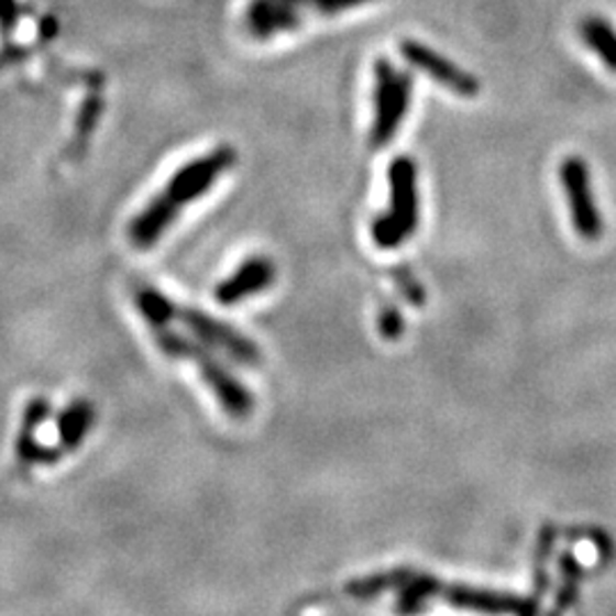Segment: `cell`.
<instances>
[{
    "label": "cell",
    "instance_id": "6da1fadb",
    "mask_svg": "<svg viewBox=\"0 0 616 616\" xmlns=\"http://www.w3.org/2000/svg\"><path fill=\"white\" fill-rule=\"evenodd\" d=\"M233 163H235V151L231 146H222L218 151H212L210 156L180 167L172 176L167 188L153 199L140 212V218L131 224L129 229L131 240L138 246H142V250L156 244L163 231L176 220L178 208L208 193L212 188V183L218 180V176L231 169Z\"/></svg>",
    "mask_w": 616,
    "mask_h": 616
},
{
    "label": "cell",
    "instance_id": "7a4b0ae2",
    "mask_svg": "<svg viewBox=\"0 0 616 616\" xmlns=\"http://www.w3.org/2000/svg\"><path fill=\"white\" fill-rule=\"evenodd\" d=\"M135 301L148 327H167L172 320H178L197 338H201L204 343L224 350L229 356H233L240 363L256 365L261 361L258 348L252 341H246V338L240 336L235 329L222 324L220 320H215L201 311H195V308H183L158 290L142 288L135 293Z\"/></svg>",
    "mask_w": 616,
    "mask_h": 616
},
{
    "label": "cell",
    "instance_id": "3957f363",
    "mask_svg": "<svg viewBox=\"0 0 616 616\" xmlns=\"http://www.w3.org/2000/svg\"><path fill=\"white\" fill-rule=\"evenodd\" d=\"M153 329H156L158 348L165 354L190 359L201 370L204 380L208 382L212 393L218 395L220 405L229 411L231 418H235V420L250 418V414L254 411V395L246 391L242 384H238L222 365H218V361L208 356L199 345L185 341L183 336H178V333H174L165 327H153Z\"/></svg>",
    "mask_w": 616,
    "mask_h": 616
},
{
    "label": "cell",
    "instance_id": "277c9868",
    "mask_svg": "<svg viewBox=\"0 0 616 616\" xmlns=\"http://www.w3.org/2000/svg\"><path fill=\"white\" fill-rule=\"evenodd\" d=\"M391 215L377 220L373 227L375 242L384 250L397 246L411 238L418 227V172L411 158H395L391 169Z\"/></svg>",
    "mask_w": 616,
    "mask_h": 616
},
{
    "label": "cell",
    "instance_id": "5b68a950",
    "mask_svg": "<svg viewBox=\"0 0 616 616\" xmlns=\"http://www.w3.org/2000/svg\"><path fill=\"white\" fill-rule=\"evenodd\" d=\"M560 183L571 210V222L575 233L584 242H596L603 235V218L594 199L590 165L580 156L564 158L560 167Z\"/></svg>",
    "mask_w": 616,
    "mask_h": 616
},
{
    "label": "cell",
    "instance_id": "8992f818",
    "mask_svg": "<svg viewBox=\"0 0 616 616\" xmlns=\"http://www.w3.org/2000/svg\"><path fill=\"white\" fill-rule=\"evenodd\" d=\"M377 76V91H375V129H373V142L375 146H384L391 142L395 131L403 123L409 101H411V76L409 74H397L395 67L386 59H380L375 67Z\"/></svg>",
    "mask_w": 616,
    "mask_h": 616
},
{
    "label": "cell",
    "instance_id": "52a82bcc",
    "mask_svg": "<svg viewBox=\"0 0 616 616\" xmlns=\"http://www.w3.org/2000/svg\"><path fill=\"white\" fill-rule=\"evenodd\" d=\"M363 3L367 0H252L246 10V23L256 37L267 40L299 25L297 8H316L322 14H336Z\"/></svg>",
    "mask_w": 616,
    "mask_h": 616
},
{
    "label": "cell",
    "instance_id": "ba28073f",
    "mask_svg": "<svg viewBox=\"0 0 616 616\" xmlns=\"http://www.w3.org/2000/svg\"><path fill=\"white\" fill-rule=\"evenodd\" d=\"M437 596H441L443 601H448L457 607L488 612V614H532L539 607L537 598H530V596L466 587V584H443L441 582Z\"/></svg>",
    "mask_w": 616,
    "mask_h": 616
},
{
    "label": "cell",
    "instance_id": "9c48e42d",
    "mask_svg": "<svg viewBox=\"0 0 616 616\" xmlns=\"http://www.w3.org/2000/svg\"><path fill=\"white\" fill-rule=\"evenodd\" d=\"M399 51H403V57L409 59L416 69L425 72L429 78H435L437 82L446 85L448 89L454 91V95L475 97L480 91V85L471 74H466L464 69H459L454 62L439 55L437 51H431L429 46H425L420 42H414V40H407V42L399 44Z\"/></svg>",
    "mask_w": 616,
    "mask_h": 616
},
{
    "label": "cell",
    "instance_id": "30bf717a",
    "mask_svg": "<svg viewBox=\"0 0 616 616\" xmlns=\"http://www.w3.org/2000/svg\"><path fill=\"white\" fill-rule=\"evenodd\" d=\"M48 414H51V405L42 397L33 399V403L25 407L23 427H21V435L16 441V459H19L21 469H30L35 464H53V461H57L62 457L59 448H44L35 439V429L48 418Z\"/></svg>",
    "mask_w": 616,
    "mask_h": 616
},
{
    "label": "cell",
    "instance_id": "8fae6325",
    "mask_svg": "<svg viewBox=\"0 0 616 616\" xmlns=\"http://www.w3.org/2000/svg\"><path fill=\"white\" fill-rule=\"evenodd\" d=\"M274 276H276V270L270 258H265V256L250 258L231 276L229 282L218 286L215 297H218V301L231 306L244 297L265 290L274 282Z\"/></svg>",
    "mask_w": 616,
    "mask_h": 616
},
{
    "label": "cell",
    "instance_id": "7c38bea8",
    "mask_svg": "<svg viewBox=\"0 0 616 616\" xmlns=\"http://www.w3.org/2000/svg\"><path fill=\"white\" fill-rule=\"evenodd\" d=\"M580 37L601 62L603 67L616 74V28L603 16H590L580 25Z\"/></svg>",
    "mask_w": 616,
    "mask_h": 616
},
{
    "label": "cell",
    "instance_id": "4fadbf2b",
    "mask_svg": "<svg viewBox=\"0 0 616 616\" xmlns=\"http://www.w3.org/2000/svg\"><path fill=\"white\" fill-rule=\"evenodd\" d=\"M95 422V409L85 399H78L65 414L59 416V441L62 450H72L82 443L87 429Z\"/></svg>",
    "mask_w": 616,
    "mask_h": 616
},
{
    "label": "cell",
    "instance_id": "5bb4252c",
    "mask_svg": "<svg viewBox=\"0 0 616 616\" xmlns=\"http://www.w3.org/2000/svg\"><path fill=\"white\" fill-rule=\"evenodd\" d=\"M99 112H101V103L97 101H89L85 108H82V112H80V117H78V138L80 140H85L87 135H89V131L95 129V123H97V119H99Z\"/></svg>",
    "mask_w": 616,
    "mask_h": 616
},
{
    "label": "cell",
    "instance_id": "9a60e30c",
    "mask_svg": "<svg viewBox=\"0 0 616 616\" xmlns=\"http://www.w3.org/2000/svg\"><path fill=\"white\" fill-rule=\"evenodd\" d=\"M16 19V6L14 0H0V21L6 25H12Z\"/></svg>",
    "mask_w": 616,
    "mask_h": 616
}]
</instances>
